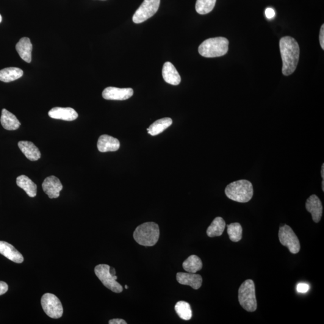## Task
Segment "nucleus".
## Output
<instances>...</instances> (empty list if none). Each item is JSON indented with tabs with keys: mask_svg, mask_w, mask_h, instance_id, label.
Wrapping results in <instances>:
<instances>
[{
	"mask_svg": "<svg viewBox=\"0 0 324 324\" xmlns=\"http://www.w3.org/2000/svg\"><path fill=\"white\" fill-rule=\"evenodd\" d=\"M282 62V73L285 76L292 74L297 67L300 48L297 41L290 36L282 37L279 43Z\"/></svg>",
	"mask_w": 324,
	"mask_h": 324,
	"instance_id": "f257e3e1",
	"label": "nucleus"
},
{
	"mask_svg": "<svg viewBox=\"0 0 324 324\" xmlns=\"http://www.w3.org/2000/svg\"><path fill=\"white\" fill-rule=\"evenodd\" d=\"M225 192L227 197L232 201L241 203H248L253 197V185L248 180H239L227 185Z\"/></svg>",
	"mask_w": 324,
	"mask_h": 324,
	"instance_id": "f03ea898",
	"label": "nucleus"
},
{
	"mask_svg": "<svg viewBox=\"0 0 324 324\" xmlns=\"http://www.w3.org/2000/svg\"><path fill=\"white\" fill-rule=\"evenodd\" d=\"M159 236V227L154 222L144 223L138 226L134 232L136 242L146 247H151L156 245Z\"/></svg>",
	"mask_w": 324,
	"mask_h": 324,
	"instance_id": "7ed1b4c3",
	"label": "nucleus"
},
{
	"mask_svg": "<svg viewBox=\"0 0 324 324\" xmlns=\"http://www.w3.org/2000/svg\"><path fill=\"white\" fill-rule=\"evenodd\" d=\"M229 41L222 37L210 38L203 41L199 46V54L206 58L223 56L228 51Z\"/></svg>",
	"mask_w": 324,
	"mask_h": 324,
	"instance_id": "20e7f679",
	"label": "nucleus"
},
{
	"mask_svg": "<svg viewBox=\"0 0 324 324\" xmlns=\"http://www.w3.org/2000/svg\"><path fill=\"white\" fill-rule=\"evenodd\" d=\"M239 301L243 308L249 312H253L257 309L255 286L251 279L246 280L239 289Z\"/></svg>",
	"mask_w": 324,
	"mask_h": 324,
	"instance_id": "39448f33",
	"label": "nucleus"
},
{
	"mask_svg": "<svg viewBox=\"0 0 324 324\" xmlns=\"http://www.w3.org/2000/svg\"><path fill=\"white\" fill-rule=\"evenodd\" d=\"M110 266L107 264H99L95 268L96 275L105 287L115 293H121L123 288L116 280L117 277L110 273Z\"/></svg>",
	"mask_w": 324,
	"mask_h": 324,
	"instance_id": "423d86ee",
	"label": "nucleus"
},
{
	"mask_svg": "<svg viewBox=\"0 0 324 324\" xmlns=\"http://www.w3.org/2000/svg\"><path fill=\"white\" fill-rule=\"evenodd\" d=\"M44 312L50 318L59 319L63 314V307L59 298L52 293H46L41 299Z\"/></svg>",
	"mask_w": 324,
	"mask_h": 324,
	"instance_id": "0eeeda50",
	"label": "nucleus"
},
{
	"mask_svg": "<svg viewBox=\"0 0 324 324\" xmlns=\"http://www.w3.org/2000/svg\"><path fill=\"white\" fill-rule=\"evenodd\" d=\"M279 239L282 245L287 247L290 253L296 254L300 252V242L289 226L285 225L280 227Z\"/></svg>",
	"mask_w": 324,
	"mask_h": 324,
	"instance_id": "6e6552de",
	"label": "nucleus"
},
{
	"mask_svg": "<svg viewBox=\"0 0 324 324\" xmlns=\"http://www.w3.org/2000/svg\"><path fill=\"white\" fill-rule=\"evenodd\" d=\"M160 0H144L133 16L135 24H141L153 16L159 9Z\"/></svg>",
	"mask_w": 324,
	"mask_h": 324,
	"instance_id": "1a4fd4ad",
	"label": "nucleus"
},
{
	"mask_svg": "<svg viewBox=\"0 0 324 324\" xmlns=\"http://www.w3.org/2000/svg\"><path fill=\"white\" fill-rule=\"evenodd\" d=\"M134 95L132 88H120L109 87L105 88L102 93V96L105 99L111 101H125L131 98Z\"/></svg>",
	"mask_w": 324,
	"mask_h": 324,
	"instance_id": "9d476101",
	"label": "nucleus"
},
{
	"mask_svg": "<svg viewBox=\"0 0 324 324\" xmlns=\"http://www.w3.org/2000/svg\"><path fill=\"white\" fill-rule=\"evenodd\" d=\"M63 187L60 180L53 176L47 177L42 183L44 192L48 195L50 199L59 198Z\"/></svg>",
	"mask_w": 324,
	"mask_h": 324,
	"instance_id": "9b49d317",
	"label": "nucleus"
},
{
	"mask_svg": "<svg viewBox=\"0 0 324 324\" xmlns=\"http://www.w3.org/2000/svg\"><path fill=\"white\" fill-rule=\"evenodd\" d=\"M307 211L311 213L313 220L318 223L323 215V205L320 199L317 195H312L307 199L306 203Z\"/></svg>",
	"mask_w": 324,
	"mask_h": 324,
	"instance_id": "f8f14e48",
	"label": "nucleus"
},
{
	"mask_svg": "<svg viewBox=\"0 0 324 324\" xmlns=\"http://www.w3.org/2000/svg\"><path fill=\"white\" fill-rule=\"evenodd\" d=\"M48 115L52 118L68 121L75 120L78 117L76 110L72 108L55 107L49 110Z\"/></svg>",
	"mask_w": 324,
	"mask_h": 324,
	"instance_id": "ddd939ff",
	"label": "nucleus"
},
{
	"mask_svg": "<svg viewBox=\"0 0 324 324\" xmlns=\"http://www.w3.org/2000/svg\"><path fill=\"white\" fill-rule=\"evenodd\" d=\"M177 281L183 285H189L194 289H198L203 284L201 276L195 273L179 272L177 274Z\"/></svg>",
	"mask_w": 324,
	"mask_h": 324,
	"instance_id": "4468645a",
	"label": "nucleus"
},
{
	"mask_svg": "<svg viewBox=\"0 0 324 324\" xmlns=\"http://www.w3.org/2000/svg\"><path fill=\"white\" fill-rule=\"evenodd\" d=\"M120 146V141L109 135H103L99 138L98 148L102 153L117 151Z\"/></svg>",
	"mask_w": 324,
	"mask_h": 324,
	"instance_id": "2eb2a0df",
	"label": "nucleus"
},
{
	"mask_svg": "<svg viewBox=\"0 0 324 324\" xmlns=\"http://www.w3.org/2000/svg\"><path fill=\"white\" fill-rule=\"evenodd\" d=\"M0 253L10 261L18 264H21L24 262V257L20 252L16 250L10 244L2 241H0Z\"/></svg>",
	"mask_w": 324,
	"mask_h": 324,
	"instance_id": "dca6fc26",
	"label": "nucleus"
},
{
	"mask_svg": "<svg viewBox=\"0 0 324 324\" xmlns=\"http://www.w3.org/2000/svg\"><path fill=\"white\" fill-rule=\"evenodd\" d=\"M162 76L166 82L173 85H178L181 82V77L174 66L170 62H166L163 66Z\"/></svg>",
	"mask_w": 324,
	"mask_h": 324,
	"instance_id": "f3484780",
	"label": "nucleus"
},
{
	"mask_svg": "<svg viewBox=\"0 0 324 324\" xmlns=\"http://www.w3.org/2000/svg\"><path fill=\"white\" fill-rule=\"evenodd\" d=\"M18 146L22 153L31 161H37L41 157L39 149L32 142L25 141H19Z\"/></svg>",
	"mask_w": 324,
	"mask_h": 324,
	"instance_id": "a211bd4d",
	"label": "nucleus"
},
{
	"mask_svg": "<svg viewBox=\"0 0 324 324\" xmlns=\"http://www.w3.org/2000/svg\"><path fill=\"white\" fill-rule=\"evenodd\" d=\"M33 45L29 38L23 37L16 44V49L19 56L27 63L32 62Z\"/></svg>",
	"mask_w": 324,
	"mask_h": 324,
	"instance_id": "6ab92c4d",
	"label": "nucleus"
},
{
	"mask_svg": "<svg viewBox=\"0 0 324 324\" xmlns=\"http://www.w3.org/2000/svg\"><path fill=\"white\" fill-rule=\"evenodd\" d=\"M0 121L2 126L7 131H15L21 126V123L16 116L5 109L2 110Z\"/></svg>",
	"mask_w": 324,
	"mask_h": 324,
	"instance_id": "aec40b11",
	"label": "nucleus"
},
{
	"mask_svg": "<svg viewBox=\"0 0 324 324\" xmlns=\"http://www.w3.org/2000/svg\"><path fill=\"white\" fill-rule=\"evenodd\" d=\"M16 184L23 189L30 197L34 198L37 195V185L27 176H19L16 179Z\"/></svg>",
	"mask_w": 324,
	"mask_h": 324,
	"instance_id": "412c9836",
	"label": "nucleus"
},
{
	"mask_svg": "<svg viewBox=\"0 0 324 324\" xmlns=\"http://www.w3.org/2000/svg\"><path fill=\"white\" fill-rule=\"evenodd\" d=\"M226 227V223L223 218L217 217L213 221L207 230V234L209 237H219L223 233Z\"/></svg>",
	"mask_w": 324,
	"mask_h": 324,
	"instance_id": "4be33fe9",
	"label": "nucleus"
},
{
	"mask_svg": "<svg viewBox=\"0 0 324 324\" xmlns=\"http://www.w3.org/2000/svg\"><path fill=\"white\" fill-rule=\"evenodd\" d=\"M24 72L17 68H8L0 71V81L10 82L15 81L23 76Z\"/></svg>",
	"mask_w": 324,
	"mask_h": 324,
	"instance_id": "5701e85b",
	"label": "nucleus"
},
{
	"mask_svg": "<svg viewBox=\"0 0 324 324\" xmlns=\"http://www.w3.org/2000/svg\"><path fill=\"white\" fill-rule=\"evenodd\" d=\"M173 124V120L170 118H163L155 121L147 129L149 135L156 136L160 134L168 128Z\"/></svg>",
	"mask_w": 324,
	"mask_h": 324,
	"instance_id": "b1692460",
	"label": "nucleus"
},
{
	"mask_svg": "<svg viewBox=\"0 0 324 324\" xmlns=\"http://www.w3.org/2000/svg\"><path fill=\"white\" fill-rule=\"evenodd\" d=\"M182 267L186 272L196 273L203 268V262L198 256L191 255L182 263Z\"/></svg>",
	"mask_w": 324,
	"mask_h": 324,
	"instance_id": "393cba45",
	"label": "nucleus"
},
{
	"mask_svg": "<svg viewBox=\"0 0 324 324\" xmlns=\"http://www.w3.org/2000/svg\"><path fill=\"white\" fill-rule=\"evenodd\" d=\"M175 311L181 319L189 321L192 318V311L189 303L184 301H179L175 306Z\"/></svg>",
	"mask_w": 324,
	"mask_h": 324,
	"instance_id": "a878e982",
	"label": "nucleus"
},
{
	"mask_svg": "<svg viewBox=\"0 0 324 324\" xmlns=\"http://www.w3.org/2000/svg\"><path fill=\"white\" fill-rule=\"evenodd\" d=\"M227 232L229 239L232 242H239L242 239V226L239 223H233L227 225Z\"/></svg>",
	"mask_w": 324,
	"mask_h": 324,
	"instance_id": "bb28decb",
	"label": "nucleus"
},
{
	"mask_svg": "<svg viewBox=\"0 0 324 324\" xmlns=\"http://www.w3.org/2000/svg\"><path fill=\"white\" fill-rule=\"evenodd\" d=\"M216 0H197L196 2L195 9L200 15L211 12L214 9Z\"/></svg>",
	"mask_w": 324,
	"mask_h": 324,
	"instance_id": "cd10ccee",
	"label": "nucleus"
},
{
	"mask_svg": "<svg viewBox=\"0 0 324 324\" xmlns=\"http://www.w3.org/2000/svg\"><path fill=\"white\" fill-rule=\"evenodd\" d=\"M309 285L307 284L300 283L297 286V290L299 293H306L309 291Z\"/></svg>",
	"mask_w": 324,
	"mask_h": 324,
	"instance_id": "c85d7f7f",
	"label": "nucleus"
},
{
	"mask_svg": "<svg viewBox=\"0 0 324 324\" xmlns=\"http://www.w3.org/2000/svg\"><path fill=\"white\" fill-rule=\"evenodd\" d=\"M265 16L268 19H272L275 17V12L272 8L268 7L265 10Z\"/></svg>",
	"mask_w": 324,
	"mask_h": 324,
	"instance_id": "c756f323",
	"label": "nucleus"
},
{
	"mask_svg": "<svg viewBox=\"0 0 324 324\" xmlns=\"http://www.w3.org/2000/svg\"><path fill=\"white\" fill-rule=\"evenodd\" d=\"M8 285L4 282L0 281V295L4 294L8 290Z\"/></svg>",
	"mask_w": 324,
	"mask_h": 324,
	"instance_id": "7c9ffc66",
	"label": "nucleus"
},
{
	"mask_svg": "<svg viewBox=\"0 0 324 324\" xmlns=\"http://www.w3.org/2000/svg\"><path fill=\"white\" fill-rule=\"evenodd\" d=\"M320 41L321 48L324 49V25L321 26L320 35Z\"/></svg>",
	"mask_w": 324,
	"mask_h": 324,
	"instance_id": "2f4dec72",
	"label": "nucleus"
},
{
	"mask_svg": "<svg viewBox=\"0 0 324 324\" xmlns=\"http://www.w3.org/2000/svg\"><path fill=\"white\" fill-rule=\"evenodd\" d=\"M109 324H126L125 321L122 319H113L109 321Z\"/></svg>",
	"mask_w": 324,
	"mask_h": 324,
	"instance_id": "473e14b6",
	"label": "nucleus"
},
{
	"mask_svg": "<svg viewBox=\"0 0 324 324\" xmlns=\"http://www.w3.org/2000/svg\"><path fill=\"white\" fill-rule=\"evenodd\" d=\"M321 177H322V178L323 180H324V164L323 163V166H322V170H321Z\"/></svg>",
	"mask_w": 324,
	"mask_h": 324,
	"instance_id": "72a5a7b5",
	"label": "nucleus"
},
{
	"mask_svg": "<svg viewBox=\"0 0 324 324\" xmlns=\"http://www.w3.org/2000/svg\"><path fill=\"white\" fill-rule=\"evenodd\" d=\"M110 273L113 276L115 275L116 273L114 268H110Z\"/></svg>",
	"mask_w": 324,
	"mask_h": 324,
	"instance_id": "f704fd0d",
	"label": "nucleus"
},
{
	"mask_svg": "<svg viewBox=\"0 0 324 324\" xmlns=\"http://www.w3.org/2000/svg\"><path fill=\"white\" fill-rule=\"evenodd\" d=\"M2 21V16L1 15H0V23H1Z\"/></svg>",
	"mask_w": 324,
	"mask_h": 324,
	"instance_id": "c9c22d12",
	"label": "nucleus"
},
{
	"mask_svg": "<svg viewBox=\"0 0 324 324\" xmlns=\"http://www.w3.org/2000/svg\"><path fill=\"white\" fill-rule=\"evenodd\" d=\"M125 288L126 289H128V287L127 286V285H125Z\"/></svg>",
	"mask_w": 324,
	"mask_h": 324,
	"instance_id": "e433bc0d",
	"label": "nucleus"
}]
</instances>
